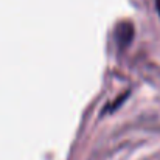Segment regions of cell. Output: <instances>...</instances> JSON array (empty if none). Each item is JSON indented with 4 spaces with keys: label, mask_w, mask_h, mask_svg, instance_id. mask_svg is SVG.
Wrapping results in <instances>:
<instances>
[{
    "label": "cell",
    "mask_w": 160,
    "mask_h": 160,
    "mask_svg": "<svg viewBox=\"0 0 160 160\" xmlns=\"http://www.w3.org/2000/svg\"><path fill=\"white\" fill-rule=\"evenodd\" d=\"M156 6H157V11H159V14H160V0H156Z\"/></svg>",
    "instance_id": "7a4b0ae2"
},
{
    "label": "cell",
    "mask_w": 160,
    "mask_h": 160,
    "mask_svg": "<svg viewBox=\"0 0 160 160\" xmlns=\"http://www.w3.org/2000/svg\"><path fill=\"white\" fill-rule=\"evenodd\" d=\"M132 38H134V25L131 22H121V23L117 25V28H115V41H117V44L121 48L128 47L131 44Z\"/></svg>",
    "instance_id": "6da1fadb"
}]
</instances>
